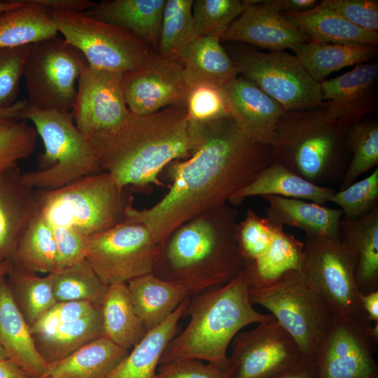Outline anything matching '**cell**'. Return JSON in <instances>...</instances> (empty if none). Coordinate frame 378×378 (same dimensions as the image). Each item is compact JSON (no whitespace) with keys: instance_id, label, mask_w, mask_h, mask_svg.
I'll return each mask as SVG.
<instances>
[{"instance_id":"91938a15","label":"cell","mask_w":378,"mask_h":378,"mask_svg":"<svg viewBox=\"0 0 378 378\" xmlns=\"http://www.w3.org/2000/svg\"><path fill=\"white\" fill-rule=\"evenodd\" d=\"M21 4L22 2L20 0L0 1V13L15 8Z\"/></svg>"},{"instance_id":"44dd1931","label":"cell","mask_w":378,"mask_h":378,"mask_svg":"<svg viewBox=\"0 0 378 378\" xmlns=\"http://www.w3.org/2000/svg\"><path fill=\"white\" fill-rule=\"evenodd\" d=\"M0 345L30 378H45L48 363L35 344L6 275L0 277Z\"/></svg>"},{"instance_id":"7402d4cb","label":"cell","mask_w":378,"mask_h":378,"mask_svg":"<svg viewBox=\"0 0 378 378\" xmlns=\"http://www.w3.org/2000/svg\"><path fill=\"white\" fill-rule=\"evenodd\" d=\"M35 189L18 167L0 174V260L12 261L19 238L37 211Z\"/></svg>"},{"instance_id":"d6a6232c","label":"cell","mask_w":378,"mask_h":378,"mask_svg":"<svg viewBox=\"0 0 378 378\" xmlns=\"http://www.w3.org/2000/svg\"><path fill=\"white\" fill-rule=\"evenodd\" d=\"M104 336L129 351L148 332L136 314L127 284L108 286L103 299Z\"/></svg>"},{"instance_id":"816d5d0a","label":"cell","mask_w":378,"mask_h":378,"mask_svg":"<svg viewBox=\"0 0 378 378\" xmlns=\"http://www.w3.org/2000/svg\"><path fill=\"white\" fill-rule=\"evenodd\" d=\"M155 378H226L225 372L209 363L188 359L160 365Z\"/></svg>"},{"instance_id":"d4e9b609","label":"cell","mask_w":378,"mask_h":378,"mask_svg":"<svg viewBox=\"0 0 378 378\" xmlns=\"http://www.w3.org/2000/svg\"><path fill=\"white\" fill-rule=\"evenodd\" d=\"M267 218L281 226L303 230L306 236L338 237L342 211L310 201L265 195Z\"/></svg>"},{"instance_id":"d590c367","label":"cell","mask_w":378,"mask_h":378,"mask_svg":"<svg viewBox=\"0 0 378 378\" xmlns=\"http://www.w3.org/2000/svg\"><path fill=\"white\" fill-rule=\"evenodd\" d=\"M304 243L279 225L273 242L267 253L255 262L245 265L250 288L271 284L286 272L300 270Z\"/></svg>"},{"instance_id":"8992f818","label":"cell","mask_w":378,"mask_h":378,"mask_svg":"<svg viewBox=\"0 0 378 378\" xmlns=\"http://www.w3.org/2000/svg\"><path fill=\"white\" fill-rule=\"evenodd\" d=\"M107 172L79 178L54 190L35 189L39 212L52 227H66L89 237L125 220L133 197Z\"/></svg>"},{"instance_id":"ffe728a7","label":"cell","mask_w":378,"mask_h":378,"mask_svg":"<svg viewBox=\"0 0 378 378\" xmlns=\"http://www.w3.org/2000/svg\"><path fill=\"white\" fill-rule=\"evenodd\" d=\"M231 116L254 141L271 146L277 123L286 111L254 83L237 76L221 88Z\"/></svg>"},{"instance_id":"484cf974","label":"cell","mask_w":378,"mask_h":378,"mask_svg":"<svg viewBox=\"0 0 378 378\" xmlns=\"http://www.w3.org/2000/svg\"><path fill=\"white\" fill-rule=\"evenodd\" d=\"M335 191L330 187L314 184L274 161L236 192L229 203L235 205L249 197L275 195L325 204Z\"/></svg>"},{"instance_id":"ac0fdd59","label":"cell","mask_w":378,"mask_h":378,"mask_svg":"<svg viewBox=\"0 0 378 378\" xmlns=\"http://www.w3.org/2000/svg\"><path fill=\"white\" fill-rule=\"evenodd\" d=\"M378 64L363 63L321 83L323 100L335 119L346 127L360 122L377 109Z\"/></svg>"},{"instance_id":"7a4b0ae2","label":"cell","mask_w":378,"mask_h":378,"mask_svg":"<svg viewBox=\"0 0 378 378\" xmlns=\"http://www.w3.org/2000/svg\"><path fill=\"white\" fill-rule=\"evenodd\" d=\"M88 140L101 170L123 188L164 185L161 172L172 162L188 158L193 149L184 105L146 115L130 111L119 125Z\"/></svg>"},{"instance_id":"db71d44e","label":"cell","mask_w":378,"mask_h":378,"mask_svg":"<svg viewBox=\"0 0 378 378\" xmlns=\"http://www.w3.org/2000/svg\"><path fill=\"white\" fill-rule=\"evenodd\" d=\"M47 10H69L84 13L95 2L89 0H34Z\"/></svg>"},{"instance_id":"be15d7a7","label":"cell","mask_w":378,"mask_h":378,"mask_svg":"<svg viewBox=\"0 0 378 378\" xmlns=\"http://www.w3.org/2000/svg\"><path fill=\"white\" fill-rule=\"evenodd\" d=\"M45 378H49V377H45Z\"/></svg>"},{"instance_id":"f546056e","label":"cell","mask_w":378,"mask_h":378,"mask_svg":"<svg viewBox=\"0 0 378 378\" xmlns=\"http://www.w3.org/2000/svg\"><path fill=\"white\" fill-rule=\"evenodd\" d=\"M281 15L308 37L310 41L338 44H378V32L362 29L319 4L305 12Z\"/></svg>"},{"instance_id":"f6af8a7d","label":"cell","mask_w":378,"mask_h":378,"mask_svg":"<svg viewBox=\"0 0 378 378\" xmlns=\"http://www.w3.org/2000/svg\"><path fill=\"white\" fill-rule=\"evenodd\" d=\"M338 205L342 219L360 218L378 206V168L368 176L335 191L330 201Z\"/></svg>"},{"instance_id":"30bf717a","label":"cell","mask_w":378,"mask_h":378,"mask_svg":"<svg viewBox=\"0 0 378 378\" xmlns=\"http://www.w3.org/2000/svg\"><path fill=\"white\" fill-rule=\"evenodd\" d=\"M87 63L81 52L57 36L30 45L23 69L29 106L70 112L78 79Z\"/></svg>"},{"instance_id":"7c38bea8","label":"cell","mask_w":378,"mask_h":378,"mask_svg":"<svg viewBox=\"0 0 378 378\" xmlns=\"http://www.w3.org/2000/svg\"><path fill=\"white\" fill-rule=\"evenodd\" d=\"M300 270L330 307L343 320L368 319L360 303L354 265L338 237H304Z\"/></svg>"},{"instance_id":"4316f807","label":"cell","mask_w":378,"mask_h":378,"mask_svg":"<svg viewBox=\"0 0 378 378\" xmlns=\"http://www.w3.org/2000/svg\"><path fill=\"white\" fill-rule=\"evenodd\" d=\"M127 285L136 314L147 332L163 323L189 298L181 286L153 273L136 277Z\"/></svg>"},{"instance_id":"94428289","label":"cell","mask_w":378,"mask_h":378,"mask_svg":"<svg viewBox=\"0 0 378 378\" xmlns=\"http://www.w3.org/2000/svg\"><path fill=\"white\" fill-rule=\"evenodd\" d=\"M12 264L10 260H0V277L8 274Z\"/></svg>"},{"instance_id":"7bdbcfd3","label":"cell","mask_w":378,"mask_h":378,"mask_svg":"<svg viewBox=\"0 0 378 378\" xmlns=\"http://www.w3.org/2000/svg\"><path fill=\"white\" fill-rule=\"evenodd\" d=\"M24 120H9L0 125V174L17 167L20 160L34 151L38 134Z\"/></svg>"},{"instance_id":"ab89813d","label":"cell","mask_w":378,"mask_h":378,"mask_svg":"<svg viewBox=\"0 0 378 378\" xmlns=\"http://www.w3.org/2000/svg\"><path fill=\"white\" fill-rule=\"evenodd\" d=\"M13 263V262H12ZM10 284L18 289L21 312L31 327L56 302L50 274L38 276L13 263L8 273Z\"/></svg>"},{"instance_id":"277c9868","label":"cell","mask_w":378,"mask_h":378,"mask_svg":"<svg viewBox=\"0 0 378 378\" xmlns=\"http://www.w3.org/2000/svg\"><path fill=\"white\" fill-rule=\"evenodd\" d=\"M249 288L244 269L230 282L194 296L185 312L190 316L188 326L168 343L159 365L194 359L225 372L229 363L227 349L236 335L250 324L275 320L272 314L253 307Z\"/></svg>"},{"instance_id":"e0dca14e","label":"cell","mask_w":378,"mask_h":378,"mask_svg":"<svg viewBox=\"0 0 378 378\" xmlns=\"http://www.w3.org/2000/svg\"><path fill=\"white\" fill-rule=\"evenodd\" d=\"M183 65L158 54L146 66L123 73L122 90L128 109L137 115L184 105L190 88Z\"/></svg>"},{"instance_id":"52a82bcc","label":"cell","mask_w":378,"mask_h":378,"mask_svg":"<svg viewBox=\"0 0 378 378\" xmlns=\"http://www.w3.org/2000/svg\"><path fill=\"white\" fill-rule=\"evenodd\" d=\"M22 120L34 125L44 145L41 168L21 174L34 189L54 190L102 172L89 140L75 125L71 112L39 110L28 105Z\"/></svg>"},{"instance_id":"4dcf8cb0","label":"cell","mask_w":378,"mask_h":378,"mask_svg":"<svg viewBox=\"0 0 378 378\" xmlns=\"http://www.w3.org/2000/svg\"><path fill=\"white\" fill-rule=\"evenodd\" d=\"M292 50L309 76L321 83L333 72L368 62L377 55V45L309 41L295 46Z\"/></svg>"},{"instance_id":"5b68a950","label":"cell","mask_w":378,"mask_h":378,"mask_svg":"<svg viewBox=\"0 0 378 378\" xmlns=\"http://www.w3.org/2000/svg\"><path fill=\"white\" fill-rule=\"evenodd\" d=\"M348 128L320 107L285 111L271 148L278 162L319 186L341 183L351 158Z\"/></svg>"},{"instance_id":"836d02e7","label":"cell","mask_w":378,"mask_h":378,"mask_svg":"<svg viewBox=\"0 0 378 378\" xmlns=\"http://www.w3.org/2000/svg\"><path fill=\"white\" fill-rule=\"evenodd\" d=\"M0 13V48L30 45L57 36L48 11L34 0Z\"/></svg>"},{"instance_id":"2e32d148","label":"cell","mask_w":378,"mask_h":378,"mask_svg":"<svg viewBox=\"0 0 378 378\" xmlns=\"http://www.w3.org/2000/svg\"><path fill=\"white\" fill-rule=\"evenodd\" d=\"M122 76L121 72L92 68L88 63L82 67L71 113L76 126L88 139L117 126L129 115Z\"/></svg>"},{"instance_id":"8fae6325","label":"cell","mask_w":378,"mask_h":378,"mask_svg":"<svg viewBox=\"0 0 378 378\" xmlns=\"http://www.w3.org/2000/svg\"><path fill=\"white\" fill-rule=\"evenodd\" d=\"M231 59L237 74L254 83L286 111L324 104L321 83L309 76L295 55L241 46L235 48Z\"/></svg>"},{"instance_id":"11a10c76","label":"cell","mask_w":378,"mask_h":378,"mask_svg":"<svg viewBox=\"0 0 378 378\" xmlns=\"http://www.w3.org/2000/svg\"><path fill=\"white\" fill-rule=\"evenodd\" d=\"M276 378H318L317 367L314 360L306 358L293 369Z\"/></svg>"},{"instance_id":"9f6ffc18","label":"cell","mask_w":378,"mask_h":378,"mask_svg":"<svg viewBox=\"0 0 378 378\" xmlns=\"http://www.w3.org/2000/svg\"><path fill=\"white\" fill-rule=\"evenodd\" d=\"M360 303L368 320L378 323V290L360 294Z\"/></svg>"},{"instance_id":"6125c7cd","label":"cell","mask_w":378,"mask_h":378,"mask_svg":"<svg viewBox=\"0 0 378 378\" xmlns=\"http://www.w3.org/2000/svg\"><path fill=\"white\" fill-rule=\"evenodd\" d=\"M8 358L6 351L0 345V361Z\"/></svg>"},{"instance_id":"6f0895ef","label":"cell","mask_w":378,"mask_h":378,"mask_svg":"<svg viewBox=\"0 0 378 378\" xmlns=\"http://www.w3.org/2000/svg\"><path fill=\"white\" fill-rule=\"evenodd\" d=\"M27 99L18 100L12 106L0 108V125L13 120H22V115L28 106Z\"/></svg>"},{"instance_id":"ba28073f","label":"cell","mask_w":378,"mask_h":378,"mask_svg":"<svg viewBox=\"0 0 378 378\" xmlns=\"http://www.w3.org/2000/svg\"><path fill=\"white\" fill-rule=\"evenodd\" d=\"M252 304L260 305L290 334L303 356L314 360L334 315L300 270L274 282L249 288Z\"/></svg>"},{"instance_id":"9a60e30c","label":"cell","mask_w":378,"mask_h":378,"mask_svg":"<svg viewBox=\"0 0 378 378\" xmlns=\"http://www.w3.org/2000/svg\"><path fill=\"white\" fill-rule=\"evenodd\" d=\"M337 317L314 360L318 378H378V323Z\"/></svg>"},{"instance_id":"3957f363","label":"cell","mask_w":378,"mask_h":378,"mask_svg":"<svg viewBox=\"0 0 378 378\" xmlns=\"http://www.w3.org/2000/svg\"><path fill=\"white\" fill-rule=\"evenodd\" d=\"M237 216L226 203L183 223L158 244L152 273L179 284L189 297L232 281L245 267Z\"/></svg>"},{"instance_id":"9c48e42d","label":"cell","mask_w":378,"mask_h":378,"mask_svg":"<svg viewBox=\"0 0 378 378\" xmlns=\"http://www.w3.org/2000/svg\"><path fill=\"white\" fill-rule=\"evenodd\" d=\"M58 32L94 69L121 72L148 64L157 52L128 31L85 13L48 10Z\"/></svg>"},{"instance_id":"f35d334b","label":"cell","mask_w":378,"mask_h":378,"mask_svg":"<svg viewBox=\"0 0 378 378\" xmlns=\"http://www.w3.org/2000/svg\"><path fill=\"white\" fill-rule=\"evenodd\" d=\"M49 274L57 302L87 301L101 307L108 286L99 279L86 260Z\"/></svg>"},{"instance_id":"c3c4849f","label":"cell","mask_w":378,"mask_h":378,"mask_svg":"<svg viewBox=\"0 0 378 378\" xmlns=\"http://www.w3.org/2000/svg\"><path fill=\"white\" fill-rule=\"evenodd\" d=\"M318 4L362 29L378 32L377 0H323Z\"/></svg>"},{"instance_id":"f907efd6","label":"cell","mask_w":378,"mask_h":378,"mask_svg":"<svg viewBox=\"0 0 378 378\" xmlns=\"http://www.w3.org/2000/svg\"><path fill=\"white\" fill-rule=\"evenodd\" d=\"M52 229L57 251V270L85 260L88 237L66 227H52Z\"/></svg>"},{"instance_id":"603a6c76","label":"cell","mask_w":378,"mask_h":378,"mask_svg":"<svg viewBox=\"0 0 378 378\" xmlns=\"http://www.w3.org/2000/svg\"><path fill=\"white\" fill-rule=\"evenodd\" d=\"M339 238L354 263L360 293L378 290V206L360 218H342Z\"/></svg>"},{"instance_id":"681fc988","label":"cell","mask_w":378,"mask_h":378,"mask_svg":"<svg viewBox=\"0 0 378 378\" xmlns=\"http://www.w3.org/2000/svg\"><path fill=\"white\" fill-rule=\"evenodd\" d=\"M99 307L87 301L56 302L30 327L31 332L38 337L47 335L62 324L83 317Z\"/></svg>"},{"instance_id":"d6986e66","label":"cell","mask_w":378,"mask_h":378,"mask_svg":"<svg viewBox=\"0 0 378 378\" xmlns=\"http://www.w3.org/2000/svg\"><path fill=\"white\" fill-rule=\"evenodd\" d=\"M241 13L222 34L220 41L249 43L270 51H281L310 41L284 17L261 4V1H244Z\"/></svg>"},{"instance_id":"b9f144b4","label":"cell","mask_w":378,"mask_h":378,"mask_svg":"<svg viewBox=\"0 0 378 378\" xmlns=\"http://www.w3.org/2000/svg\"><path fill=\"white\" fill-rule=\"evenodd\" d=\"M279 225L252 209L248 211L236 229L237 241L245 265L255 262L267 253Z\"/></svg>"},{"instance_id":"e575fe53","label":"cell","mask_w":378,"mask_h":378,"mask_svg":"<svg viewBox=\"0 0 378 378\" xmlns=\"http://www.w3.org/2000/svg\"><path fill=\"white\" fill-rule=\"evenodd\" d=\"M12 262L34 273L49 274L57 269V251L52 226L38 209L19 238Z\"/></svg>"},{"instance_id":"1f68e13d","label":"cell","mask_w":378,"mask_h":378,"mask_svg":"<svg viewBox=\"0 0 378 378\" xmlns=\"http://www.w3.org/2000/svg\"><path fill=\"white\" fill-rule=\"evenodd\" d=\"M180 62L190 85L204 83L222 88L238 75L217 35L197 37Z\"/></svg>"},{"instance_id":"ee69618b","label":"cell","mask_w":378,"mask_h":378,"mask_svg":"<svg viewBox=\"0 0 378 378\" xmlns=\"http://www.w3.org/2000/svg\"><path fill=\"white\" fill-rule=\"evenodd\" d=\"M245 8L239 0H195L192 13L197 36H220Z\"/></svg>"},{"instance_id":"6da1fadb","label":"cell","mask_w":378,"mask_h":378,"mask_svg":"<svg viewBox=\"0 0 378 378\" xmlns=\"http://www.w3.org/2000/svg\"><path fill=\"white\" fill-rule=\"evenodd\" d=\"M189 123L193 149L167 166L168 192L149 208L126 209L124 221L145 225L158 244L191 218L228 203L274 162L271 146L249 139L231 115Z\"/></svg>"},{"instance_id":"4fadbf2b","label":"cell","mask_w":378,"mask_h":378,"mask_svg":"<svg viewBox=\"0 0 378 378\" xmlns=\"http://www.w3.org/2000/svg\"><path fill=\"white\" fill-rule=\"evenodd\" d=\"M158 244L144 224L123 221L87 238L85 260L106 286L153 272Z\"/></svg>"},{"instance_id":"bcb514c9","label":"cell","mask_w":378,"mask_h":378,"mask_svg":"<svg viewBox=\"0 0 378 378\" xmlns=\"http://www.w3.org/2000/svg\"><path fill=\"white\" fill-rule=\"evenodd\" d=\"M185 106L188 120L197 122L231 115L221 88L209 83L191 84Z\"/></svg>"},{"instance_id":"f5cc1de1","label":"cell","mask_w":378,"mask_h":378,"mask_svg":"<svg viewBox=\"0 0 378 378\" xmlns=\"http://www.w3.org/2000/svg\"><path fill=\"white\" fill-rule=\"evenodd\" d=\"M317 0H263L261 4L266 8L279 14H294L314 8Z\"/></svg>"},{"instance_id":"8d00e7d4","label":"cell","mask_w":378,"mask_h":378,"mask_svg":"<svg viewBox=\"0 0 378 378\" xmlns=\"http://www.w3.org/2000/svg\"><path fill=\"white\" fill-rule=\"evenodd\" d=\"M192 4L193 0L166 1L156 49L159 56L180 62L198 37L192 18Z\"/></svg>"},{"instance_id":"f1b7e54d","label":"cell","mask_w":378,"mask_h":378,"mask_svg":"<svg viewBox=\"0 0 378 378\" xmlns=\"http://www.w3.org/2000/svg\"><path fill=\"white\" fill-rule=\"evenodd\" d=\"M189 298L160 326L148 331L132 351L106 378H155L162 354L174 337Z\"/></svg>"},{"instance_id":"5bb4252c","label":"cell","mask_w":378,"mask_h":378,"mask_svg":"<svg viewBox=\"0 0 378 378\" xmlns=\"http://www.w3.org/2000/svg\"><path fill=\"white\" fill-rule=\"evenodd\" d=\"M230 345L226 378H276L306 359L294 339L276 320L240 331Z\"/></svg>"},{"instance_id":"83f0119b","label":"cell","mask_w":378,"mask_h":378,"mask_svg":"<svg viewBox=\"0 0 378 378\" xmlns=\"http://www.w3.org/2000/svg\"><path fill=\"white\" fill-rule=\"evenodd\" d=\"M129 351L102 336L48 365L49 378H106Z\"/></svg>"},{"instance_id":"60d3db41","label":"cell","mask_w":378,"mask_h":378,"mask_svg":"<svg viewBox=\"0 0 378 378\" xmlns=\"http://www.w3.org/2000/svg\"><path fill=\"white\" fill-rule=\"evenodd\" d=\"M351 158L340 183V190L378 165V122L363 120L348 128L346 134Z\"/></svg>"},{"instance_id":"7dc6e473","label":"cell","mask_w":378,"mask_h":378,"mask_svg":"<svg viewBox=\"0 0 378 378\" xmlns=\"http://www.w3.org/2000/svg\"><path fill=\"white\" fill-rule=\"evenodd\" d=\"M30 45L0 48V108L9 107L18 101Z\"/></svg>"},{"instance_id":"680465c9","label":"cell","mask_w":378,"mask_h":378,"mask_svg":"<svg viewBox=\"0 0 378 378\" xmlns=\"http://www.w3.org/2000/svg\"><path fill=\"white\" fill-rule=\"evenodd\" d=\"M0 378H30L9 358L0 361Z\"/></svg>"},{"instance_id":"74e56055","label":"cell","mask_w":378,"mask_h":378,"mask_svg":"<svg viewBox=\"0 0 378 378\" xmlns=\"http://www.w3.org/2000/svg\"><path fill=\"white\" fill-rule=\"evenodd\" d=\"M103 335L102 314L99 307L88 315L62 324L50 334L40 337L44 346L41 354L49 365Z\"/></svg>"},{"instance_id":"cb8c5ba5","label":"cell","mask_w":378,"mask_h":378,"mask_svg":"<svg viewBox=\"0 0 378 378\" xmlns=\"http://www.w3.org/2000/svg\"><path fill=\"white\" fill-rule=\"evenodd\" d=\"M166 1H104L95 3L84 13L96 20L128 31L156 51Z\"/></svg>"}]
</instances>
